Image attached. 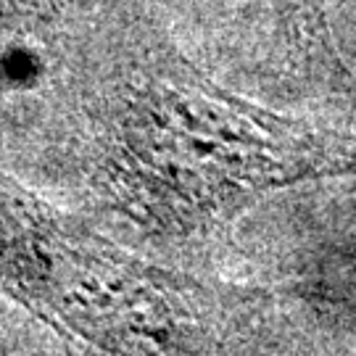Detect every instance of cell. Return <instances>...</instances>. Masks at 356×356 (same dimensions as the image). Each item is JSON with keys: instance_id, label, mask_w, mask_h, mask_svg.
I'll return each mask as SVG.
<instances>
[{"instance_id": "cell-3", "label": "cell", "mask_w": 356, "mask_h": 356, "mask_svg": "<svg viewBox=\"0 0 356 356\" xmlns=\"http://www.w3.org/2000/svg\"><path fill=\"white\" fill-rule=\"evenodd\" d=\"M285 40L304 58L309 69L332 79L338 88L351 90V79L338 53L330 26L327 0H272Z\"/></svg>"}, {"instance_id": "cell-2", "label": "cell", "mask_w": 356, "mask_h": 356, "mask_svg": "<svg viewBox=\"0 0 356 356\" xmlns=\"http://www.w3.org/2000/svg\"><path fill=\"white\" fill-rule=\"evenodd\" d=\"M0 285L108 356H161L179 306L153 269L0 175Z\"/></svg>"}, {"instance_id": "cell-1", "label": "cell", "mask_w": 356, "mask_h": 356, "mask_svg": "<svg viewBox=\"0 0 356 356\" xmlns=\"http://www.w3.org/2000/svg\"><path fill=\"white\" fill-rule=\"evenodd\" d=\"M108 98V177L122 204L193 229L296 182L356 175V138L269 111L172 51L119 66Z\"/></svg>"}]
</instances>
